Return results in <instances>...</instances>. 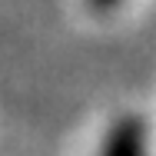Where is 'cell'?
Masks as SVG:
<instances>
[{"mask_svg": "<svg viewBox=\"0 0 156 156\" xmlns=\"http://www.w3.org/2000/svg\"><path fill=\"white\" fill-rule=\"evenodd\" d=\"M96 156H150V129L143 123V116L136 113L116 116L106 129Z\"/></svg>", "mask_w": 156, "mask_h": 156, "instance_id": "6da1fadb", "label": "cell"}, {"mask_svg": "<svg viewBox=\"0 0 156 156\" xmlns=\"http://www.w3.org/2000/svg\"><path fill=\"white\" fill-rule=\"evenodd\" d=\"M93 10H100V13H106V10H113V7H120L123 0H87Z\"/></svg>", "mask_w": 156, "mask_h": 156, "instance_id": "7a4b0ae2", "label": "cell"}]
</instances>
